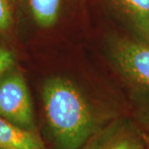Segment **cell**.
<instances>
[{
    "label": "cell",
    "instance_id": "6da1fadb",
    "mask_svg": "<svg viewBox=\"0 0 149 149\" xmlns=\"http://www.w3.org/2000/svg\"><path fill=\"white\" fill-rule=\"evenodd\" d=\"M43 104L57 149H80L95 133L94 116L77 86L63 77H52L43 86Z\"/></svg>",
    "mask_w": 149,
    "mask_h": 149
},
{
    "label": "cell",
    "instance_id": "7a4b0ae2",
    "mask_svg": "<svg viewBox=\"0 0 149 149\" xmlns=\"http://www.w3.org/2000/svg\"><path fill=\"white\" fill-rule=\"evenodd\" d=\"M0 116L22 129L33 132L34 111L24 77L12 69L0 77Z\"/></svg>",
    "mask_w": 149,
    "mask_h": 149
},
{
    "label": "cell",
    "instance_id": "3957f363",
    "mask_svg": "<svg viewBox=\"0 0 149 149\" xmlns=\"http://www.w3.org/2000/svg\"><path fill=\"white\" fill-rule=\"evenodd\" d=\"M114 57L121 73L149 92V47L135 42H124L117 47Z\"/></svg>",
    "mask_w": 149,
    "mask_h": 149
},
{
    "label": "cell",
    "instance_id": "277c9868",
    "mask_svg": "<svg viewBox=\"0 0 149 149\" xmlns=\"http://www.w3.org/2000/svg\"><path fill=\"white\" fill-rule=\"evenodd\" d=\"M141 133L129 122L117 121L98 135L88 149H143Z\"/></svg>",
    "mask_w": 149,
    "mask_h": 149
},
{
    "label": "cell",
    "instance_id": "5b68a950",
    "mask_svg": "<svg viewBox=\"0 0 149 149\" xmlns=\"http://www.w3.org/2000/svg\"><path fill=\"white\" fill-rule=\"evenodd\" d=\"M0 149H46L38 136L0 116Z\"/></svg>",
    "mask_w": 149,
    "mask_h": 149
},
{
    "label": "cell",
    "instance_id": "8992f818",
    "mask_svg": "<svg viewBox=\"0 0 149 149\" xmlns=\"http://www.w3.org/2000/svg\"><path fill=\"white\" fill-rule=\"evenodd\" d=\"M32 17L38 25L50 27L56 22L61 0H28Z\"/></svg>",
    "mask_w": 149,
    "mask_h": 149
},
{
    "label": "cell",
    "instance_id": "52a82bcc",
    "mask_svg": "<svg viewBox=\"0 0 149 149\" xmlns=\"http://www.w3.org/2000/svg\"><path fill=\"white\" fill-rule=\"evenodd\" d=\"M142 30L149 31V0H113Z\"/></svg>",
    "mask_w": 149,
    "mask_h": 149
},
{
    "label": "cell",
    "instance_id": "ba28073f",
    "mask_svg": "<svg viewBox=\"0 0 149 149\" xmlns=\"http://www.w3.org/2000/svg\"><path fill=\"white\" fill-rule=\"evenodd\" d=\"M13 24V12L10 0H0V31H5Z\"/></svg>",
    "mask_w": 149,
    "mask_h": 149
},
{
    "label": "cell",
    "instance_id": "9c48e42d",
    "mask_svg": "<svg viewBox=\"0 0 149 149\" xmlns=\"http://www.w3.org/2000/svg\"><path fill=\"white\" fill-rule=\"evenodd\" d=\"M15 57L10 50L0 47V77L14 68Z\"/></svg>",
    "mask_w": 149,
    "mask_h": 149
}]
</instances>
